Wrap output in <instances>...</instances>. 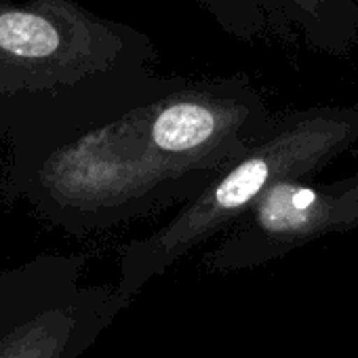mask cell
<instances>
[{
    "label": "cell",
    "instance_id": "cell-1",
    "mask_svg": "<svg viewBox=\"0 0 358 358\" xmlns=\"http://www.w3.org/2000/svg\"><path fill=\"white\" fill-rule=\"evenodd\" d=\"M245 76L143 72L74 120V196L93 213L127 217L190 201L272 122Z\"/></svg>",
    "mask_w": 358,
    "mask_h": 358
},
{
    "label": "cell",
    "instance_id": "cell-2",
    "mask_svg": "<svg viewBox=\"0 0 358 358\" xmlns=\"http://www.w3.org/2000/svg\"><path fill=\"white\" fill-rule=\"evenodd\" d=\"M358 143V103L310 106L274 114L268 129L150 241L171 255L236 222L280 179L314 177Z\"/></svg>",
    "mask_w": 358,
    "mask_h": 358
},
{
    "label": "cell",
    "instance_id": "cell-3",
    "mask_svg": "<svg viewBox=\"0 0 358 358\" xmlns=\"http://www.w3.org/2000/svg\"><path fill=\"white\" fill-rule=\"evenodd\" d=\"M236 41L343 57L358 49V0H194Z\"/></svg>",
    "mask_w": 358,
    "mask_h": 358
},
{
    "label": "cell",
    "instance_id": "cell-4",
    "mask_svg": "<svg viewBox=\"0 0 358 358\" xmlns=\"http://www.w3.org/2000/svg\"><path fill=\"white\" fill-rule=\"evenodd\" d=\"M339 196L333 184H314L312 177L280 179L238 220L236 249H276L308 241L329 228H339Z\"/></svg>",
    "mask_w": 358,
    "mask_h": 358
},
{
    "label": "cell",
    "instance_id": "cell-5",
    "mask_svg": "<svg viewBox=\"0 0 358 358\" xmlns=\"http://www.w3.org/2000/svg\"><path fill=\"white\" fill-rule=\"evenodd\" d=\"M337 196H339V217L343 226L358 224V171L331 182Z\"/></svg>",
    "mask_w": 358,
    "mask_h": 358
}]
</instances>
